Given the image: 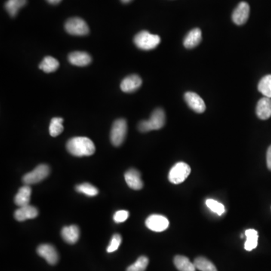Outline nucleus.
I'll use <instances>...</instances> for the list:
<instances>
[{
    "instance_id": "nucleus-1",
    "label": "nucleus",
    "mask_w": 271,
    "mask_h": 271,
    "mask_svg": "<svg viewBox=\"0 0 271 271\" xmlns=\"http://www.w3.org/2000/svg\"><path fill=\"white\" fill-rule=\"evenodd\" d=\"M66 149L73 156L84 157L94 155L96 148L94 143L87 137H77L67 142Z\"/></svg>"
},
{
    "instance_id": "nucleus-2",
    "label": "nucleus",
    "mask_w": 271,
    "mask_h": 271,
    "mask_svg": "<svg viewBox=\"0 0 271 271\" xmlns=\"http://www.w3.org/2000/svg\"><path fill=\"white\" fill-rule=\"evenodd\" d=\"M165 122V112L161 108H158L152 112L149 120H144L139 123L138 129L142 133L159 130L164 127Z\"/></svg>"
},
{
    "instance_id": "nucleus-3",
    "label": "nucleus",
    "mask_w": 271,
    "mask_h": 271,
    "mask_svg": "<svg viewBox=\"0 0 271 271\" xmlns=\"http://www.w3.org/2000/svg\"><path fill=\"white\" fill-rule=\"evenodd\" d=\"M133 41L137 48L145 51H149L155 49L161 43V38L159 35H154L148 31L143 30L135 35Z\"/></svg>"
},
{
    "instance_id": "nucleus-4",
    "label": "nucleus",
    "mask_w": 271,
    "mask_h": 271,
    "mask_svg": "<svg viewBox=\"0 0 271 271\" xmlns=\"http://www.w3.org/2000/svg\"><path fill=\"white\" fill-rule=\"evenodd\" d=\"M191 173V167L185 162L176 163L169 173L168 179L170 183L178 185L183 183Z\"/></svg>"
},
{
    "instance_id": "nucleus-5",
    "label": "nucleus",
    "mask_w": 271,
    "mask_h": 271,
    "mask_svg": "<svg viewBox=\"0 0 271 271\" xmlns=\"http://www.w3.org/2000/svg\"><path fill=\"white\" fill-rule=\"evenodd\" d=\"M127 124L125 119L120 118L116 120L111 130V143L115 146H120L125 140L127 135Z\"/></svg>"
},
{
    "instance_id": "nucleus-6",
    "label": "nucleus",
    "mask_w": 271,
    "mask_h": 271,
    "mask_svg": "<svg viewBox=\"0 0 271 271\" xmlns=\"http://www.w3.org/2000/svg\"><path fill=\"white\" fill-rule=\"evenodd\" d=\"M49 173L50 167L47 164H40L30 173L24 175L23 177V183L27 186L36 184L48 177Z\"/></svg>"
},
{
    "instance_id": "nucleus-7",
    "label": "nucleus",
    "mask_w": 271,
    "mask_h": 271,
    "mask_svg": "<svg viewBox=\"0 0 271 271\" xmlns=\"http://www.w3.org/2000/svg\"><path fill=\"white\" fill-rule=\"evenodd\" d=\"M65 29L72 35H86L89 33V27L86 22L80 17H72L65 23Z\"/></svg>"
},
{
    "instance_id": "nucleus-8",
    "label": "nucleus",
    "mask_w": 271,
    "mask_h": 271,
    "mask_svg": "<svg viewBox=\"0 0 271 271\" xmlns=\"http://www.w3.org/2000/svg\"><path fill=\"white\" fill-rule=\"evenodd\" d=\"M169 220L161 215H151L146 221V227L155 232H162L169 227Z\"/></svg>"
},
{
    "instance_id": "nucleus-9",
    "label": "nucleus",
    "mask_w": 271,
    "mask_h": 271,
    "mask_svg": "<svg viewBox=\"0 0 271 271\" xmlns=\"http://www.w3.org/2000/svg\"><path fill=\"white\" fill-rule=\"evenodd\" d=\"M37 253L45 259L49 265H54L58 262V253L51 244H41L37 248Z\"/></svg>"
},
{
    "instance_id": "nucleus-10",
    "label": "nucleus",
    "mask_w": 271,
    "mask_h": 271,
    "mask_svg": "<svg viewBox=\"0 0 271 271\" xmlns=\"http://www.w3.org/2000/svg\"><path fill=\"white\" fill-rule=\"evenodd\" d=\"M185 100L188 106L197 113H203L206 110L204 100L196 93L187 92L185 94Z\"/></svg>"
},
{
    "instance_id": "nucleus-11",
    "label": "nucleus",
    "mask_w": 271,
    "mask_h": 271,
    "mask_svg": "<svg viewBox=\"0 0 271 271\" xmlns=\"http://www.w3.org/2000/svg\"><path fill=\"white\" fill-rule=\"evenodd\" d=\"M124 179L127 186L133 190H140L143 189V183L141 174L136 169H130L124 174Z\"/></svg>"
},
{
    "instance_id": "nucleus-12",
    "label": "nucleus",
    "mask_w": 271,
    "mask_h": 271,
    "mask_svg": "<svg viewBox=\"0 0 271 271\" xmlns=\"http://www.w3.org/2000/svg\"><path fill=\"white\" fill-rule=\"evenodd\" d=\"M250 8L247 2H242L238 5L233 14L232 20L237 25H243L247 23L250 16Z\"/></svg>"
},
{
    "instance_id": "nucleus-13",
    "label": "nucleus",
    "mask_w": 271,
    "mask_h": 271,
    "mask_svg": "<svg viewBox=\"0 0 271 271\" xmlns=\"http://www.w3.org/2000/svg\"><path fill=\"white\" fill-rule=\"evenodd\" d=\"M142 78L137 75H131L126 77L121 83V89L125 93L134 92L142 85Z\"/></svg>"
},
{
    "instance_id": "nucleus-14",
    "label": "nucleus",
    "mask_w": 271,
    "mask_h": 271,
    "mask_svg": "<svg viewBox=\"0 0 271 271\" xmlns=\"http://www.w3.org/2000/svg\"><path fill=\"white\" fill-rule=\"evenodd\" d=\"M38 210L35 207L30 205L23 206L16 210L14 218L18 222H23L27 219H35L38 216Z\"/></svg>"
},
{
    "instance_id": "nucleus-15",
    "label": "nucleus",
    "mask_w": 271,
    "mask_h": 271,
    "mask_svg": "<svg viewBox=\"0 0 271 271\" xmlns=\"http://www.w3.org/2000/svg\"><path fill=\"white\" fill-rule=\"evenodd\" d=\"M256 114L260 119L267 120L271 117V99L263 97L258 102Z\"/></svg>"
},
{
    "instance_id": "nucleus-16",
    "label": "nucleus",
    "mask_w": 271,
    "mask_h": 271,
    "mask_svg": "<svg viewBox=\"0 0 271 271\" xmlns=\"http://www.w3.org/2000/svg\"><path fill=\"white\" fill-rule=\"evenodd\" d=\"M202 40V32L199 28L192 29L185 37L183 44L188 49H192L198 46Z\"/></svg>"
},
{
    "instance_id": "nucleus-17",
    "label": "nucleus",
    "mask_w": 271,
    "mask_h": 271,
    "mask_svg": "<svg viewBox=\"0 0 271 271\" xmlns=\"http://www.w3.org/2000/svg\"><path fill=\"white\" fill-rule=\"evenodd\" d=\"M69 63L74 66H85L90 64L91 62V57L87 53L84 51H74L69 54Z\"/></svg>"
},
{
    "instance_id": "nucleus-18",
    "label": "nucleus",
    "mask_w": 271,
    "mask_h": 271,
    "mask_svg": "<svg viewBox=\"0 0 271 271\" xmlns=\"http://www.w3.org/2000/svg\"><path fill=\"white\" fill-rule=\"evenodd\" d=\"M61 236L67 244H74L79 239L80 231L76 225H69L63 228Z\"/></svg>"
},
{
    "instance_id": "nucleus-19",
    "label": "nucleus",
    "mask_w": 271,
    "mask_h": 271,
    "mask_svg": "<svg viewBox=\"0 0 271 271\" xmlns=\"http://www.w3.org/2000/svg\"><path fill=\"white\" fill-rule=\"evenodd\" d=\"M31 192H32V189L27 185H25L24 186L20 188L14 198V203L16 205L20 207L29 205V201H30Z\"/></svg>"
},
{
    "instance_id": "nucleus-20",
    "label": "nucleus",
    "mask_w": 271,
    "mask_h": 271,
    "mask_svg": "<svg viewBox=\"0 0 271 271\" xmlns=\"http://www.w3.org/2000/svg\"><path fill=\"white\" fill-rule=\"evenodd\" d=\"M174 265L179 271H195L196 267L195 264L186 256H176L174 258Z\"/></svg>"
},
{
    "instance_id": "nucleus-21",
    "label": "nucleus",
    "mask_w": 271,
    "mask_h": 271,
    "mask_svg": "<svg viewBox=\"0 0 271 271\" xmlns=\"http://www.w3.org/2000/svg\"><path fill=\"white\" fill-rule=\"evenodd\" d=\"M245 236L247 241L244 244V248L247 251H252L257 247L259 234L254 229H248L245 232Z\"/></svg>"
},
{
    "instance_id": "nucleus-22",
    "label": "nucleus",
    "mask_w": 271,
    "mask_h": 271,
    "mask_svg": "<svg viewBox=\"0 0 271 271\" xmlns=\"http://www.w3.org/2000/svg\"><path fill=\"white\" fill-rule=\"evenodd\" d=\"M26 2L27 0H8L5 3V8L11 17H15Z\"/></svg>"
},
{
    "instance_id": "nucleus-23",
    "label": "nucleus",
    "mask_w": 271,
    "mask_h": 271,
    "mask_svg": "<svg viewBox=\"0 0 271 271\" xmlns=\"http://www.w3.org/2000/svg\"><path fill=\"white\" fill-rule=\"evenodd\" d=\"M60 66L58 60H56L54 57H44L42 61L39 64V69L44 71V72L50 73V72H54L57 70Z\"/></svg>"
},
{
    "instance_id": "nucleus-24",
    "label": "nucleus",
    "mask_w": 271,
    "mask_h": 271,
    "mask_svg": "<svg viewBox=\"0 0 271 271\" xmlns=\"http://www.w3.org/2000/svg\"><path fill=\"white\" fill-rule=\"evenodd\" d=\"M196 269L201 271H218L216 266L209 259L204 257H198L194 262Z\"/></svg>"
},
{
    "instance_id": "nucleus-25",
    "label": "nucleus",
    "mask_w": 271,
    "mask_h": 271,
    "mask_svg": "<svg viewBox=\"0 0 271 271\" xmlns=\"http://www.w3.org/2000/svg\"><path fill=\"white\" fill-rule=\"evenodd\" d=\"M258 88L265 97L271 98V75L263 77L259 81Z\"/></svg>"
},
{
    "instance_id": "nucleus-26",
    "label": "nucleus",
    "mask_w": 271,
    "mask_h": 271,
    "mask_svg": "<svg viewBox=\"0 0 271 271\" xmlns=\"http://www.w3.org/2000/svg\"><path fill=\"white\" fill-rule=\"evenodd\" d=\"M63 119L62 118H53L49 126V133L51 137H56L63 131Z\"/></svg>"
},
{
    "instance_id": "nucleus-27",
    "label": "nucleus",
    "mask_w": 271,
    "mask_h": 271,
    "mask_svg": "<svg viewBox=\"0 0 271 271\" xmlns=\"http://www.w3.org/2000/svg\"><path fill=\"white\" fill-rule=\"evenodd\" d=\"M75 190L79 193L84 194L89 197H94L98 195L99 190L90 183H82L75 186Z\"/></svg>"
},
{
    "instance_id": "nucleus-28",
    "label": "nucleus",
    "mask_w": 271,
    "mask_h": 271,
    "mask_svg": "<svg viewBox=\"0 0 271 271\" xmlns=\"http://www.w3.org/2000/svg\"><path fill=\"white\" fill-rule=\"evenodd\" d=\"M149 259L146 256H140L137 262L130 265L126 271H145L149 265Z\"/></svg>"
},
{
    "instance_id": "nucleus-29",
    "label": "nucleus",
    "mask_w": 271,
    "mask_h": 271,
    "mask_svg": "<svg viewBox=\"0 0 271 271\" xmlns=\"http://www.w3.org/2000/svg\"><path fill=\"white\" fill-rule=\"evenodd\" d=\"M206 205L212 212L216 213L219 216H222L225 213V208L223 204L216 200L207 199L206 201Z\"/></svg>"
},
{
    "instance_id": "nucleus-30",
    "label": "nucleus",
    "mask_w": 271,
    "mask_h": 271,
    "mask_svg": "<svg viewBox=\"0 0 271 271\" xmlns=\"http://www.w3.org/2000/svg\"><path fill=\"white\" fill-rule=\"evenodd\" d=\"M121 241H122V238H121V235H118V234L114 235L112 240H111L110 244H109V247H108V253H111L116 251L119 248Z\"/></svg>"
},
{
    "instance_id": "nucleus-31",
    "label": "nucleus",
    "mask_w": 271,
    "mask_h": 271,
    "mask_svg": "<svg viewBox=\"0 0 271 271\" xmlns=\"http://www.w3.org/2000/svg\"><path fill=\"white\" fill-rule=\"evenodd\" d=\"M129 217V213L127 210H119L114 214V222L116 223H121L125 222Z\"/></svg>"
},
{
    "instance_id": "nucleus-32",
    "label": "nucleus",
    "mask_w": 271,
    "mask_h": 271,
    "mask_svg": "<svg viewBox=\"0 0 271 271\" xmlns=\"http://www.w3.org/2000/svg\"><path fill=\"white\" fill-rule=\"evenodd\" d=\"M267 165H268V168L271 170V146L268 148V152H267Z\"/></svg>"
},
{
    "instance_id": "nucleus-33",
    "label": "nucleus",
    "mask_w": 271,
    "mask_h": 271,
    "mask_svg": "<svg viewBox=\"0 0 271 271\" xmlns=\"http://www.w3.org/2000/svg\"><path fill=\"white\" fill-rule=\"evenodd\" d=\"M46 1L51 5H57L61 2L62 0H46Z\"/></svg>"
},
{
    "instance_id": "nucleus-34",
    "label": "nucleus",
    "mask_w": 271,
    "mask_h": 271,
    "mask_svg": "<svg viewBox=\"0 0 271 271\" xmlns=\"http://www.w3.org/2000/svg\"><path fill=\"white\" fill-rule=\"evenodd\" d=\"M123 3H128V2H131L132 0H121Z\"/></svg>"
}]
</instances>
